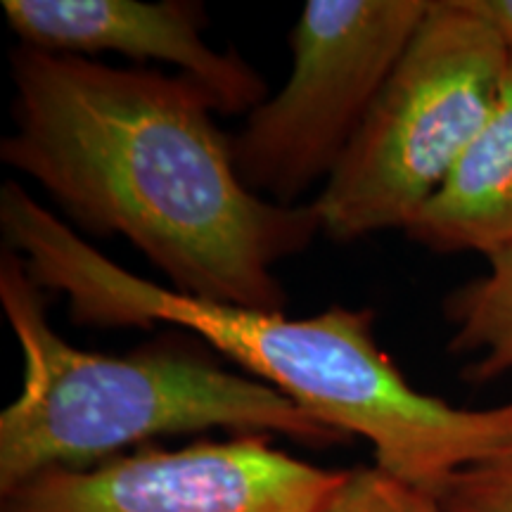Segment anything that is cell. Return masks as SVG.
<instances>
[{"instance_id": "1", "label": "cell", "mask_w": 512, "mask_h": 512, "mask_svg": "<svg viewBox=\"0 0 512 512\" xmlns=\"http://www.w3.org/2000/svg\"><path fill=\"white\" fill-rule=\"evenodd\" d=\"M15 131L0 159L93 238H124L202 302L285 311L275 266L320 230L313 202L278 204L242 183L216 105L188 76L19 46Z\"/></svg>"}, {"instance_id": "2", "label": "cell", "mask_w": 512, "mask_h": 512, "mask_svg": "<svg viewBox=\"0 0 512 512\" xmlns=\"http://www.w3.org/2000/svg\"><path fill=\"white\" fill-rule=\"evenodd\" d=\"M0 228L31 280L67 299L76 325L195 332L323 425L366 439L377 467L434 496L463 467L512 446V401L458 408L415 389L377 344L370 309L290 318L185 297L114 264L15 181L0 190Z\"/></svg>"}, {"instance_id": "3", "label": "cell", "mask_w": 512, "mask_h": 512, "mask_svg": "<svg viewBox=\"0 0 512 512\" xmlns=\"http://www.w3.org/2000/svg\"><path fill=\"white\" fill-rule=\"evenodd\" d=\"M19 259L0 256V304L22 354V389L0 413V494L53 467H91L121 448L221 427L328 448L349 441L254 377L185 347L107 356L69 344ZM150 446V444H147Z\"/></svg>"}, {"instance_id": "4", "label": "cell", "mask_w": 512, "mask_h": 512, "mask_svg": "<svg viewBox=\"0 0 512 512\" xmlns=\"http://www.w3.org/2000/svg\"><path fill=\"white\" fill-rule=\"evenodd\" d=\"M512 55L463 0H432L337 169L313 200L351 242L411 226L494 110Z\"/></svg>"}, {"instance_id": "5", "label": "cell", "mask_w": 512, "mask_h": 512, "mask_svg": "<svg viewBox=\"0 0 512 512\" xmlns=\"http://www.w3.org/2000/svg\"><path fill=\"white\" fill-rule=\"evenodd\" d=\"M432 0H309L292 29V69L233 138L242 183L294 207L330 178Z\"/></svg>"}, {"instance_id": "6", "label": "cell", "mask_w": 512, "mask_h": 512, "mask_svg": "<svg viewBox=\"0 0 512 512\" xmlns=\"http://www.w3.org/2000/svg\"><path fill=\"white\" fill-rule=\"evenodd\" d=\"M342 475L240 434L43 470L0 494V512H320Z\"/></svg>"}, {"instance_id": "7", "label": "cell", "mask_w": 512, "mask_h": 512, "mask_svg": "<svg viewBox=\"0 0 512 512\" xmlns=\"http://www.w3.org/2000/svg\"><path fill=\"white\" fill-rule=\"evenodd\" d=\"M5 19L22 46L57 55L117 53L133 62L174 64L202 86L221 114L254 112L266 81L235 50L204 41V10L188 0H5Z\"/></svg>"}, {"instance_id": "8", "label": "cell", "mask_w": 512, "mask_h": 512, "mask_svg": "<svg viewBox=\"0 0 512 512\" xmlns=\"http://www.w3.org/2000/svg\"><path fill=\"white\" fill-rule=\"evenodd\" d=\"M406 235L437 254L486 259L512 245V60L489 119Z\"/></svg>"}, {"instance_id": "9", "label": "cell", "mask_w": 512, "mask_h": 512, "mask_svg": "<svg viewBox=\"0 0 512 512\" xmlns=\"http://www.w3.org/2000/svg\"><path fill=\"white\" fill-rule=\"evenodd\" d=\"M451 354H472L463 368L467 382H491L512 370V245L489 256V273L446 299Z\"/></svg>"}, {"instance_id": "10", "label": "cell", "mask_w": 512, "mask_h": 512, "mask_svg": "<svg viewBox=\"0 0 512 512\" xmlns=\"http://www.w3.org/2000/svg\"><path fill=\"white\" fill-rule=\"evenodd\" d=\"M320 512H451L439 496L389 475L377 465L344 470Z\"/></svg>"}, {"instance_id": "11", "label": "cell", "mask_w": 512, "mask_h": 512, "mask_svg": "<svg viewBox=\"0 0 512 512\" xmlns=\"http://www.w3.org/2000/svg\"><path fill=\"white\" fill-rule=\"evenodd\" d=\"M439 501L451 512H512V446L456 472Z\"/></svg>"}, {"instance_id": "12", "label": "cell", "mask_w": 512, "mask_h": 512, "mask_svg": "<svg viewBox=\"0 0 512 512\" xmlns=\"http://www.w3.org/2000/svg\"><path fill=\"white\" fill-rule=\"evenodd\" d=\"M463 5L496 31L512 55V0H463Z\"/></svg>"}]
</instances>
